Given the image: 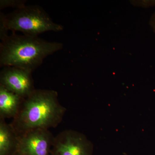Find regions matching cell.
<instances>
[{
	"label": "cell",
	"instance_id": "cell-2",
	"mask_svg": "<svg viewBox=\"0 0 155 155\" xmlns=\"http://www.w3.org/2000/svg\"><path fill=\"white\" fill-rule=\"evenodd\" d=\"M1 39V67H15L32 72L41 65L45 58L63 48L61 43L14 32Z\"/></svg>",
	"mask_w": 155,
	"mask_h": 155
},
{
	"label": "cell",
	"instance_id": "cell-4",
	"mask_svg": "<svg viewBox=\"0 0 155 155\" xmlns=\"http://www.w3.org/2000/svg\"><path fill=\"white\" fill-rule=\"evenodd\" d=\"M93 144L83 134L66 130L55 137L51 155H92Z\"/></svg>",
	"mask_w": 155,
	"mask_h": 155
},
{
	"label": "cell",
	"instance_id": "cell-10",
	"mask_svg": "<svg viewBox=\"0 0 155 155\" xmlns=\"http://www.w3.org/2000/svg\"><path fill=\"white\" fill-rule=\"evenodd\" d=\"M150 24L155 33V13L153 15L150 21Z\"/></svg>",
	"mask_w": 155,
	"mask_h": 155
},
{
	"label": "cell",
	"instance_id": "cell-7",
	"mask_svg": "<svg viewBox=\"0 0 155 155\" xmlns=\"http://www.w3.org/2000/svg\"><path fill=\"white\" fill-rule=\"evenodd\" d=\"M24 99L0 85V119L15 118Z\"/></svg>",
	"mask_w": 155,
	"mask_h": 155
},
{
	"label": "cell",
	"instance_id": "cell-3",
	"mask_svg": "<svg viewBox=\"0 0 155 155\" xmlns=\"http://www.w3.org/2000/svg\"><path fill=\"white\" fill-rule=\"evenodd\" d=\"M63 29V25L54 22L44 9L38 5H25L7 15H0V38L8 35L9 30L38 36L46 31Z\"/></svg>",
	"mask_w": 155,
	"mask_h": 155
},
{
	"label": "cell",
	"instance_id": "cell-1",
	"mask_svg": "<svg viewBox=\"0 0 155 155\" xmlns=\"http://www.w3.org/2000/svg\"><path fill=\"white\" fill-rule=\"evenodd\" d=\"M58 97L55 91L36 89L25 98L11 123L18 135L33 129L58 127L67 110Z\"/></svg>",
	"mask_w": 155,
	"mask_h": 155
},
{
	"label": "cell",
	"instance_id": "cell-6",
	"mask_svg": "<svg viewBox=\"0 0 155 155\" xmlns=\"http://www.w3.org/2000/svg\"><path fill=\"white\" fill-rule=\"evenodd\" d=\"M0 85L24 98L36 89L32 72L13 67H3L0 72Z\"/></svg>",
	"mask_w": 155,
	"mask_h": 155
},
{
	"label": "cell",
	"instance_id": "cell-5",
	"mask_svg": "<svg viewBox=\"0 0 155 155\" xmlns=\"http://www.w3.org/2000/svg\"><path fill=\"white\" fill-rule=\"evenodd\" d=\"M54 137L48 129L28 130L19 135L17 152L21 155H48Z\"/></svg>",
	"mask_w": 155,
	"mask_h": 155
},
{
	"label": "cell",
	"instance_id": "cell-8",
	"mask_svg": "<svg viewBox=\"0 0 155 155\" xmlns=\"http://www.w3.org/2000/svg\"><path fill=\"white\" fill-rule=\"evenodd\" d=\"M19 135L11 124L0 119V155H13L17 152Z\"/></svg>",
	"mask_w": 155,
	"mask_h": 155
},
{
	"label": "cell",
	"instance_id": "cell-11",
	"mask_svg": "<svg viewBox=\"0 0 155 155\" xmlns=\"http://www.w3.org/2000/svg\"><path fill=\"white\" fill-rule=\"evenodd\" d=\"M20 155V154L19 153H18V152H17L15 153V154H14V155Z\"/></svg>",
	"mask_w": 155,
	"mask_h": 155
},
{
	"label": "cell",
	"instance_id": "cell-9",
	"mask_svg": "<svg viewBox=\"0 0 155 155\" xmlns=\"http://www.w3.org/2000/svg\"><path fill=\"white\" fill-rule=\"evenodd\" d=\"M26 1L23 0H1L0 8L1 10L7 7H13L19 8L25 5Z\"/></svg>",
	"mask_w": 155,
	"mask_h": 155
}]
</instances>
